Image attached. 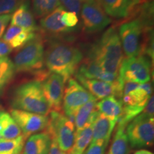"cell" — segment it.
<instances>
[{
  "instance_id": "cell-1",
  "label": "cell",
  "mask_w": 154,
  "mask_h": 154,
  "mask_svg": "<svg viewBox=\"0 0 154 154\" xmlns=\"http://www.w3.org/2000/svg\"><path fill=\"white\" fill-rule=\"evenodd\" d=\"M82 60L80 49L61 42L51 43L44 53V64L48 70L61 76L65 82L76 72Z\"/></svg>"
},
{
  "instance_id": "cell-2",
  "label": "cell",
  "mask_w": 154,
  "mask_h": 154,
  "mask_svg": "<svg viewBox=\"0 0 154 154\" xmlns=\"http://www.w3.org/2000/svg\"><path fill=\"white\" fill-rule=\"evenodd\" d=\"M88 59L93 60L103 70L119 75L124 60V53L119 33L114 28H109L90 51Z\"/></svg>"
},
{
  "instance_id": "cell-3",
  "label": "cell",
  "mask_w": 154,
  "mask_h": 154,
  "mask_svg": "<svg viewBox=\"0 0 154 154\" xmlns=\"http://www.w3.org/2000/svg\"><path fill=\"white\" fill-rule=\"evenodd\" d=\"M11 104L14 109L44 116H48L51 111L41 82L38 80L25 82L17 86L13 94Z\"/></svg>"
},
{
  "instance_id": "cell-4",
  "label": "cell",
  "mask_w": 154,
  "mask_h": 154,
  "mask_svg": "<svg viewBox=\"0 0 154 154\" xmlns=\"http://www.w3.org/2000/svg\"><path fill=\"white\" fill-rule=\"evenodd\" d=\"M44 47L42 39L36 36L17 53L14 58L16 72H34L38 77L46 72H42L44 65Z\"/></svg>"
},
{
  "instance_id": "cell-5",
  "label": "cell",
  "mask_w": 154,
  "mask_h": 154,
  "mask_svg": "<svg viewBox=\"0 0 154 154\" xmlns=\"http://www.w3.org/2000/svg\"><path fill=\"white\" fill-rule=\"evenodd\" d=\"M46 131L63 151L69 153L74 144L76 129L73 121L61 111H51Z\"/></svg>"
},
{
  "instance_id": "cell-6",
  "label": "cell",
  "mask_w": 154,
  "mask_h": 154,
  "mask_svg": "<svg viewBox=\"0 0 154 154\" xmlns=\"http://www.w3.org/2000/svg\"><path fill=\"white\" fill-rule=\"evenodd\" d=\"M125 131L131 149H141L153 146V116L142 111L141 113L128 123Z\"/></svg>"
},
{
  "instance_id": "cell-7",
  "label": "cell",
  "mask_w": 154,
  "mask_h": 154,
  "mask_svg": "<svg viewBox=\"0 0 154 154\" xmlns=\"http://www.w3.org/2000/svg\"><path fill=\"white\" fill-rule=\"evenodd\" d=\"M152 86L149 82L138 84V86L129 93L122 96L123 113L119 123L128 125L137 116L144 110L148 101L151 96Z\"/></svg>"
},
{
  "instance_id": "cell-8",
  "label": "cell",
  "mask_w": 154,
  "mask_h": 154,
  "mask_svg": "<svg viewBox=\"0 0 154 154\" xmlns=\"http://www.w3.org/2000/svg\"><path fill=\"white\" fill-rule=\"evenodd\" d=\"M119 74L124 83L146 84L151 80V62L144 56L127 57L123 60Z\"/></svg>"
},
{
  "instance_id": "cell-9",
  "label": "cell",
  "mask_w": 154,
  "mask_h": 154,
  "mask_svg": "<svg viewBox=\"0 0 154 154\" xmlns=\"http://www.w3.org/2000/svg\"><path fill=\"white\" fill-rule=\"evenodd\" d=\"M96 99L79 82L73 78L68 79L63 96V109L66 116L74 122L79 109L91 100Z\"/></svg>"
},
{
  "instance_id": "cell-10",
  "label": "cell",
  "mask_w": 154,
  "mask_h": 154,
  "mask_svg": "<svg viewBox=\"0 0 154 154\" xmlns=\"http://www.w3.org/2000/svg\"><path fill=\"white\" fill-rule=\"evenodd\" d=\"M144 24L140 19L123 24L119 28V36L123 51L127 57L139 56L141 51V37Z\"/></svg>"
},
{
  "instance_id": "cell-11",
  "label": "cell",
  "mask_w": 154,
  "mask_h": 154,
  "mask_svg": "<svg viewBox=\"0 0 154 154\" xmlns=\"http://www.w3.org/2000/svg\"><path fill=\"white\" fill-rule=\"evenodd\" d=\"M84 30L87 33L101 32L111 24V19L99 2H84L81 9Z\"/></svg>"
},
{
  "instance_id": "cell-12",
  "label": "cell",
  "mask_w": 154,
  "mask_h": 154,
  "mask_svg": "<svg viewBox=\"0 0 154 154\" xmlns=\"http://www.w3.org/2000/svg\"><path fill=\"white\" fill-rule=\"evenodd\" d=\"M10 115L20 128L22 135L26 139L32 135L45 130L49 121L48 116L19 109H11Z\"/></svg>"
},
{
  "instance_id": "cell-13",
  "label": "cell",
  "mask_w": 154,
  "mask_h": 154,
  "mask_svg": "<svg viewBox=\"0 0 154 154\" xmlns=\"http://www.w3.org/2000/svg\"><path fill=\"white\" fill-rule=\"evenodd\" d=\"M65 83L62 77L53 73L41 81L44 96L51 111H61Z\"/></svg>"
},
{
  "instance_id": "cell-14",
  "label": "cell",
  "mask_w": 154,
  "mask_h": 154,
  "mask_svg": "<svg viewBox=\"0 0 154 154\" xmlns=\"http://www.w3.org/2000/svg\"><path fill=\"white\" fill-rule=\"evenodd\" d=\"M76 79L82 85L93 95L96 99H103L109 96L116 98L122 97L124 82L113 84L97 79H89L79 74H75Z\"/></svg>"
},
{
  "instance_id": "cell-15",
  "label": "cell",
  "mask_w": 154,
  "mask_h": 154,
  "mask_svg": "<svg viewBox=\"0 0 154 154\" xmlns=\"http://www.w3.org/2000/svg\"><path fill=\"white\" fill-rule=\"evenodd\" d=\"M76 74L89 79H97L113 84L122 82L119 79V75L106 72L90 59H86L84 62L81 63Z\"/></svg>"
},
{
  "instance_id": "cell-16",
  "label": "cell",
  "mask_w": 154,
  "mask_h": 154,
  "mask_svg": "<svg viewBox=\"0 0 154 154\" xmlns=\"http://www.w3.org/2000/svg\"><path fill=\"white\" fill-rule=\"evenodd\" d=\"M36 32L10 25L5 32L2 40L7 42L12 49H19L38 36Z\"/></svg>"
},
{
  "instance_id": "cell-17",
  "label": "cell",
  "mask_w": 154,
  "mask_h": 154,
  "mask_svg": "<svg viewBox=\"0 0 154 154\" xmlns=\"http://www.w3.org/2000/svg\"><path fill=\"white\" fill-rule=\"evenodd\" d=\"M117 122V121L108 118L99 113L94 120L92 126V140L91 143H95L99 140L109 143Z\"/></svg>"
},
{
  "instance_id": "cell-18",
  "label": "cell",
  "mask_w": 154,
  "mask_h": 154,
  "mask_svg": "<svg viewBox=\"0 0 154 154\" xmlns=\"http://www.w3.org/2000/svg\"><path fill=\"white\" fill-rule=\"evenodd\" d=\"M11 24L28 30L37 31L34 15L30 9L29 3L23 2L15 9L11 17Z\"/></svg>"
},
{
  "instance_id": "cell-19",
  "label": "cell",
  "mask_w": 154,
  "mask_h": 154,
  "mask_svg": "<svg viewBox=\"0 0 154 154\" xmlns=\"http://www.w3.org/2000/svg\"><path fill=\"white\" fill-rule=\"evenodd\" d=\"M51 142L47 131L32 135L25 143L23 154H49Z\"/></svg>"
},
{
  "instance_id": "cell-20",
  "label": "cell",
  "mask_w": 154,
  "mask_h": 154,
  "mask_svg": "<svg viewBox=\"0 0 154 154\" xmlns=\"http://www.w3.org/2000/svg\"><path fill=\"white\" fill-rule=\"evenodd\" d=\"M64 11L61 6H59L50 14L42 18L40 20L42 28L46 32L54 34L72 32L74 29L66 28L61 21V16Z\"/></svg>"
},
{
  "instance_id": "cell-21",
  "label": "cell",
  "mask_w": 154,
  "mask_h": 154,
  "mask_svg": "<svg viewBox=\"0 0 154 154\" xmlns=\"http://www.w3.org/2000/svg\"><path fill=\"white\" fill-rule=\"evenodd\" d=\"M99 2L106 14L116 19L128 16L134 7L131 0H99Z\"/></svg>"
},
{
  "instance_id": "cell-22",
  "label": "cell",
  "mask_w": 154,
  "mask_h": 154,
  "mask_svg": "<svg viewBox=\"0 0 154 154\" xmlns=\"http://www.w3.org/2000/svg\"><path fill=\"white\" fill-rule=\"evenodd\" d=\"M97 111L108 118L118 121L123 113V103L121 99L114 96H109L97 102Z\"/></svg>"
},
{
  "instance_id": "cell-23",
  "label": "cell",
  "mask_w": 154,
  "mask_h": 154,
  "mask_svg": "<svg viewBox=\"0 0 154 154\" xmlns=\"http://www.w3.org/2000/svg\"><path fill=\"white\" fill-rule=\"evenodd\" d=\"M96 103L97 99H92L83 105L76 111L74 120L76 132L84 128L90 121H94L99 114V112L96 108Z\"/></svg>"
},
{
  "instance_id": "cell-24",
  "label": "cell",
  "mask_w": 154,
  "mask_h": 154,
  "mask_svg": "<svg viewBox=\"0 0 154 154\" xmlns=\"http://www.w3.org/2000/svg\"><path fill=\"white\" fill-rule=\"evenodd\" d=\"M94 121H90L84 128L76 132L72 148L68 154H84L92 140V126Z\"/></svg>"
},
{
  "instance_id": "cell-25",
  "label": "cell",
  "mask_w": 154,
  "mask_h": 154,
  "mask_svg": "<svg viewBox=\"0 0 154 154\" xmlns=\"http://www.w3.org/2000/svg\"><path fill=\"white\" fill-rule=\"evenodd\" d=\"M0 126L2 128L0 138L11 140L22 135V131L10 113L6 111H0Z\"/></svg>"
},
{
  "instance_id": "cell-26",
  "label": "cell",
  "mask_w": 154,
  "mask_h": 154,
  "mask_svg": "<svg viewBox=\"0 0 154 154\" xmlns=\"http://www.w3.org/2000/svg\"><path fill=\"white\" fill-rule=\"evenodd\" d=\"M126 126H117L107 154H130V146L126 134Z\"/></svg>"
},
{
  "instance_id": "cell-27",
  "label": "cell",
  "mask_w": 154,
  "mask_h": 154,
  "mask_svg": "<svg viewBox=\"0 0 154 154\" xmlns=\"http://www.w3.org/2000/svg\"><path fill=\"white\" fill-rule=\"evenodd\" d=\"M32 4L34 15L43 18L60 6V0H32Z\"/></svg>"
},
{
  "instance_id": "cell-28",
  "label": "cell",
  "mask_w": 154,
  "mask_h": 154,
  "mask_svg": "<svg viewBox=\"0 0 154 154\" xmlns=\"http://www.w3.org/2000/svg\"><path fill=\"white\" fill-rule=\"evenodd\" d=\"M25 140L23 135L11 140L0 138V154H20L24 149Z\"/></svg>"
},
{
  "instance_id": "cell-29",
  "label": "cell",
  "mask_w": 154,
  "mask_h": 154,
  "mask_svg": "<svg viewBox=\"0 0 154 154\" xmlns=\"http://www.w3.org/2000/svg\"><path fill=\"white\" fill-rule=\"evenodd\" d=\"M15 72L14 63L9 57L0 59V93L12 79Z\"/></svg>"
},
{
  "instance_id": "cell-30",
  "label": "cell",
  "mask_w": 154,
  "mask_h": 154,
  "mask_svg": "<svg viewBox=\"0 0 154 154\" xmlns=\"http://www.w3.org/2000/svg\"><path fill=\"white\" fill-rule=\"evenodd\" d=\"M61 21L66 28L74 29L79 23L78 15L72 11H64L61 16Z\"/></svg>"
},
{
  "instance_id": "cell-31",
  "label": "cell",
  "mask_w": 154,
  "mask_h": 154,
  "mask_svg": "<svg viewBox=\"0 0 154 154\" xmlns=\"http://www.w3.org/2000/svg\"><path fill=\"white\" fill-rule=\"evenodd\" d=\"M82 0H60V6L66 11L74 12L78 15L82 9Z\"/></svg>"
},
{
  "instance_id": "cell-32",
  "label": "cell",
  "mask_w": 154,
  "mask_h": 154,
  "mask_svg": "<svg viewBox=\"0 0 154 154\" xmlns=\"http://www.w3.org/2000/svg\"><path fill=\"white\" fill-rule=\"evenodd\" d=\"M18 7V0H0V16L9 14Z\"/></svg>"
},
{
  "instance_id": "cell-33",
  "label": "cell",
  "mask_w": 154,
  "mask_h": 154,
  "mask_svg": "<svg viewBox=\"0 0 154 154\" xmlns=\"http://www.w3.org/2000/svg\"><path fill=\"white\" fill-rule=\"evenodd\" d=\"M109 143L99 140L95 143H90L89 147L84 154H104Z\"/></svg>"
},
{
  "instance_id": "cell-34",
  "label": "cell",
  "mask_w": 154,
  "mask_h": 154,
  "mask_svg": "<svg viewBox=\"0 0 154 154\" xmlns=\"http://www.w3.org/2000/svg\"><path fill=\"white\" fill-rule=\"evenodd\" d=\"M11 14H4L0 16V38L5 34L7 25L11 20Z\"/></svg>"
},
{
  "instance_id": "cell-35",
  "label": "cell",
  "mask_w": 154,
  "mask_h": 154,
  "mask_svg": "<svg viewBox=\"0 0 154 154\" xmlns=\"http://www.w3.org/2000/svg\"><path fill=\"white\" fill-rule=\"evenodd\" d=\"M12 51V49L7 42L3 41L2 39L0 40V59L6 57Z\"/></svg>"
},
{
  "instance_id": "cell-36",
  "label": "cell",
  "mask_w": 154,
  "mask_h": 154,
  "mask_svg": "<svg viewBox=\"0 0 154 154\" xmlns=\"http://www.w3.org/2000/svg\"><path fill=\"white\" fill-rule=\"evenodd\" d=\"M49 154H68V153H66V152H64L62 150H61L60 148H59V146H58L57 141H56L55 140L51 139Z\"/></svg>"
},
{
  "instance_id": "cell-37",
  "label": "cell",
  "mask_w": 154,
  "mask_h": 154,
  "mask_svg": "<svg viewBox=\"0 0 154 154\" xmlns=\"http://www.w3.org/2000/svg\"><path fill=\"white\" fill-rule=\"evenodd\" d=\"M134 154H153V153H151V151H148V150L146 149H139L138 151H136L135 152Z\"/></svg>"
},
{
  "instance_id": "cell-38",
  "label": "cell",
  "mask_w": 154,
  "mask_h": 154,
  "mask_svg": "<svg viewBox=\"0 0 154 154\" xmlns=\"http://www.w3.org/2000/svg\"><path fill=\"white\" fill-rule=\"evenodd\" d=\"M84 2H99V0H82Z\"/></svg>"
}]
</instances>
